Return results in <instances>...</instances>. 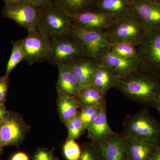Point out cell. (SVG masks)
Masks as SVG:
<instances>
[{
	"mask_svg": "<svg viewBox=\"0 0 160 160\" xmlns=\"http://www.w3.org/2000/svg\"><path fill=\"white\" fill-rule=\"evenodd\" d=\"M117 89L136 102L154 106L160 102V76L139 69L122 78Z\"/></svg>",
	"mask_w": 160,
	"mask_h": 160,
	"instance_id": "6da1fadb",
	"label": "cell"
},
{
	"mask_svg": "<svg viewBox=\"0 0 160 160\" xmlns=\"http://www.w3.org/2000/svg\"><path fill=\"white\" fill-rule=\"evenodd\" d=\"M123 126L122 133L126 137L160 146V123L146 108L127 116Z\"/></svg>",
	"mask_w": 160,
	"mask_h": 160,
	"instance_id": "7a4b0ae2",
	"label": "cell"
},
{
	"mask_svg": "<svg viewBox=\"0 0 160 160\" xmlns=\"http://www.w3.org/2000/svg\"><path fill=\"white\" fill-rule=\"evenodd\" d=\"M149 31L143 23L131 14L116 19L104 32L111 45L128 42L137 46L142 42Z\"/></svg>",
	"mask_w": 160,
	"mask_h": 160,
	"instance_id": "3957f363",
	"label": "cell"
},
{
	"mask_svg": "<svg viewBox=\"0 0 160 160\" xmlns=\"http://www.w3.org/2000/svg\"><path fill=\"white\" fill-rule=\"evenodd\" d=\"M73 25L71 15L55 2L40 7L38 27L49 38L70 33Z\"/></svg>",
	"mask_w": 160,
	"mask_h": 160,
	"instance_id": "277c9868",
	"label": "cell"
},
{
	"mask_svg": "<svg viewBox=\"0 0 160 160\" xmlns=\"http://www.w3.org/2000/svg\"><path fill=\"white\" fill-rule=\"evenodd\" d=\"M51 53L49 62L56 65H71L86 56V50L81 42L71 32L62 36L50 38Z\"/></svg>",
	"mask_w": 160,
	"mask_h": 160,
	"instance_id": "5b68a950",
	"label": "cell"
},
{
	"mask_svg": "<svg viewBox=\"0 0 160 160\" xmlns=\"http://www.w3.org/2000/svg\"><path fill=\"white\" fill-rule=\"evenodd\" d=\"M136 47L140 69L160 76V29L149 30Z\"/></svg>",
	"mask_w": 160,
	"mask_h": 160,
	"instance_id": "8992f818",
	"label": "cell"
},
{
	"mask_svg": "<svg viewBox=\"0 0 160 160\" xmlns=\"http://www.w3.org/2000/svg\"><path fill=\"white\" fill-rule=\"evenodd\" d=\"M28 32L27 36L22 39L25 53L24 60L29 65L49 61L51 53L50 38L38 27Z\"/></svg>",
	"mask_w": 160,
	"mask_h": 160,
	"instance_id": "52a82bcc",
	"label": "cell"
},
{
	"mask_svg": "<svg viewBox=\"0 0 160 160\" xmlns=\"http://www.w3.org/2000/svg\"><path fill=\"white\" fill-rule=\"evenodd\" d=\"M3 14L5 17L12 20L29 32L38 27L40 8L27 0H22L19 2L5 5Z\"/></svg>",
	"mask_w": 160,
	"mask_h": 160,
	"instance_id": "ba28073f",
	"label": "cell"
},
{
	"mask_svg": "<svg viewBox=\"0 0 160 160\" xmlns=\"http://www.w3.org/2000/svg\"><path fill=\"white\" fill-rule=\"evenodd\" d=\"M30 127L19 115L11 113L0 122V147L18 146L25 139Z\"/></svg>",
	"mask_w": 160,
	"mask_h": 160,
	"instance_id": "9c48e42d",
	"label": "cell"
},
{
	"mask_svg": "<svg viewBox=\"0 0 160 160\" xmlns=\"http://www.w3.org/2000/svg\"><path fill=\"white\" fill-rule=\"evenodd\" d=\"M70 32L82 43L87 57L97 58L111 46L104 32L81 29L73 25Z\"/></svg>",
	"mask_w": 160,
	"mask_h": 160,
	"instance_id": "30bf717a",
	"label": "cell"
},
{
	"mask_svg": "<svg viewBox=\"0 0 160 160\" xmlns=\"http://www.w3.org/2000/svg\"><path fill=\"white\" fill-rule=\"evenodd\" d=\"M131 13L149 30L160 29V4L146 0H132Z\"/></svg>",
	"mask_w": 160,
	"mask_h": 160,
	"instance_id": "8fae6325",
	"label": "cell"
},
{
	"mask_svg": "<svg viewBox=\"0 0 160 160\" xmlns=\"http://www.w3.org/2000/svg\"><path fill=\"white\" fill-rule=\"evenodd\" d=\"M73 25L86 30L104 32L116 20L111 15L92 10L71 16Z\"/></svg>",
	"mask_w": 160,
	"mask_h": 160,
	"instance_id": "7c38bea8",
	"label": "cell"
},
{
	"mask_svg": "<svg viewBox=\"0 0 160 160\" xmlns=\"http://www.w3.org/2000/svg\"><path fill=\"white\" fill-rule=\"evenodd\" d=\"M95 146L101 160H127L126 138L123 133L116 132Z\"/></svg>",
	"mask_w": 160,
	"mask_h": 160,
	"instance_id": "4fadbf2b",
	"label": "cell"
},
{
	"mask_svg": "<svg viewBox=\"0 0 160 160\" xmlns=\"http://www.w3.org/2000/svg\"><path fill=\"white\" fill-rule=\"evenodd\" d=\"M107 50L97 58L100 64L108 66L121 78L139 69L141 63L138 58H122L112 55Z\"/></svg>",
	"mask_w": 160,
	"mask_h": 160,
	"instance_id": "5bb4252c",
	"label": "cell"
},
{
	"mask_svg": "<svg viewBox=\"0 0 160 160\" xmlns=\"http://www.w3.org/2000/svg\"><path fill=\"white\" fill-rule=\"evenodd\" d=\"M132 0H94L90 10L111 15L116 19L131 14Z\"/></svg>",
	"mask_w": 160,
	"mask_h": 160,
	"instance_id": "9a60e30c",
	"label": "cell"
},
{
	"mask_svg": "<svg viewBox=\"0 0 160 160\" xmlns=\"http://www.w3.org/2000/svg\"><path fill=\"white\" fill-rule=\"evenodd\" d=\"M106 102L100 107V111L96 119L87 130L88 137L95 145H98L116 133L110 128L106 115Z\"/></svg>",
	"mask_w": 160,
	"mask_h": 160,
	"instance_id": "2e32d148",
	"label": "cell"
},
{
	"mask_svg": "<svg viewBox=\"0 0 160 160\" xmlns=\"http://www.w3.org/2000/svg\"><path fill=\"white\" fill-rule=\"evenodd\" d=\"M57 66L58 68V79L56 85L57 92L76 97L82 87L71 66L61 64Z\"/></svg>",
	"mask_w": 160,
	"mask_h": 160,
	"instance_id": "e0dca14e",
	"label": "cell"
},
{
	"mask_svg": "<svg viewBox=\"0 0 160 160\" xmlns=\"http://www.w3.org/2000/svg\"><path fill=\"white\" fill-rule=\"evenodd\" d=\"M82 87L91 85L95 72L100 66L97 58L84 57L70 65Z\"/></svg>",
	"mask_w": 160,
	"mask_h": 160,
	"instance_id": "ac0fdd59",
	"label": "cell"
},
{
	"mask_svg": "<svg viewBox=\"0 0 160 160\" xmlns=\"http://www.w3.org/2000/svg\"><path fill=\"white\" fill-rule=\"evenodd\" d=\"M121 79L122 78L108 66L100 64L92 78L91 85L106 95L109 89L117 88Z\"/></svg>",
	"mask_w": 160,
	"mask_h": 160,
	"instance_id": "d6986e66",
	"label": "cell"
},
{
	"mask_svg": "<svg viewBox=\"0 0 160 160\" xmlns=\"http://www.w3.org/2000/svg\"><path fill=\"white\" fill-rule=\"evenodd\" d=\"M125 137L127 160H150L158 147Z\"/></svg>",
	"mask_w": 160,
	"mask_h": 160,
	"instance_id": "ffe728a7",
	"label": "cell"
},
{
	"mask_svg": "<svg viewBox=\"0 0 160 160\" xmlns=\"http://www.w3.org/2000/svg\"><path fill=\"white\" fill-rule=\"evenodd\" d=\"M57 103L60 119L65 125L74 116L80 108L76 98L61 92H58Z\"/></svg>",
	"mask_w": 160,
	"mask_h": 160,
	"instance_id": "44dd1931",
	"label": "cell"
},
{
	"mask_svg": "<svg viewBox=\"0 0 160 160\" xmlns=\"http://www.w3.org/2000/svg\"><path fill=\"white\" fill-rule=\"evenodd\" d=\"M106 96L90 85L82 87L76 98L79 102L80 108L88 106L100 108L106 102Z\"/></svg>",
	"mask_w": 160,
	"mask_h": 160,
	"instance_id": "7402d4cb",
	"label": "cell"
},
{
	"mask_svg": "<svg viewBox=\"0 0 160 160\" xmlns=\"http://www.w3.org/2000/svg\"><path fill=\"white\" fill-rule=\"evenodd\" d=\"M93 1L94 0H55V2L72 16L90 10Z\"/></svg>",
	"mask_w": 160,
	"mask_h": 160,
	"instance_id": "603a6c76",
	"label": "cell"
},
{
	"mask_svg": "<svg viewBox=\"0 0 160 160\" xmlns=\"http://www.w3.org/2000/svg\"><path fill=\"white\" fill-rule=\"evenodd\" d=\"M12 50L6 66L5 74L7 76H9L12 69L25 59V53L22 40L21 39L12 41Z\"/></svg>",
	"mask_w": 160,
	"mask_h": 160,
	"instance_id": "cb8c5ba5",
	"label": "cell"
},
{
	"mask_svg": "<svg viewBox=\"0 0 160 160\" xmlns=\"http://www.w3.org/2000/svg\"><path fill=\"white\" fill-rule=\"evenodd\" d=\"M108 51L112 55L122 58H138L136 47L128 42H120L111 45Z\"/></svg>",
	"mask_w": 160,
	"mask_h": 160,
	"instance_id": "d4e9b609",
	"label": "cell"
},
{
	"mask_svg": "<svg viewBox=\"0 0 160 160\" xmlns=\"http://www.w3.org/2000/svg\"><path fill=\"white\" fill-rule=\"evenodd\" d=\"M65 125L68 130L67 139H78L85 130L78 111L66 122Z\"/></svg>",
	"mask_w": 160,
	"mask_h": 160,
	"instance_id": "484cf974",
	"label": "cell"
},
{
	"mask_svg": "<svg viewBox=\"0 0 160 160\" xmlns=\"http://www.w3.org/2000/svg\"><path fill=\"white\" fill-rule=\"evenodd\" d=\"M100 111V108L88 106L82 108L79 112L80 117L84 125V129L87 130L96 119Z\"/></svg>",
	"mask_w": 160,
	"mask_h": 160,
	"instance_id": "4316f807",
	"label": "cell"
},
{
	"mask_svg": "<svg viewBox=\"0 0 160 160\" xmlns=\"http://www.w3.org/2000/svg\"><path fill=\"white\" fill-rule=\"evenodd\" d=\"M63 155L67 160H78L81 147L75 140L67 139L63 146Z\"/></svg>",
	"mask_w": 160,
	"mask_h": 160,
	"instance_id": "83f0119b",
	"label": "cell"
},
{
	"mask_svg": "<svg viewBox=\"0 0 160 160\" xmlns=\"http://www.w3.org/2000/svg\"><path fill=\"white\" fill-rule=\"evenodd\" d=\"M81 147V154L78 160H101L97 147L93 143L85 142Z\"/></svg>",
	"mask_w": 160,
	"mask_h": 160,
	"instance_id": "f1b7e54d",
	"label": "cell"
},
{
	"mask_svg": "<svg viewBox=\"0 0 160 160\" xmlns=\"http://www.w3.org/2000/svg\"><path fill=\"white\" fill-rule=\"evenodd\" d=\"M55 158L52 150L39 148L34 152L32 160H54Z\"/></svg>",
	"mask_w": 160,
	"mask_h": 160,
	"instance_id": "f546056e",
	"label": "cell"
},
{
	"mask_svg": "<svg viewBox=\"0 0 160 160\" xmlns=\"http://www.w3.org/2000/svg\"><path fill=\"white\" fill-rule=\"evenodd\" d=\"M9 84V76L5 75L0 77V104L5 102Z\"/></svg>",
	"mask_w": 160,
	"mask_h": 160,
	"instance_id": "4dcf8cb0",
	"label": "cell"
},
{
	"mask_svg": "<svg viewBox=\"0 0 160 160\" xmlns=\"http://www.w3.org/2000/svg\"><path fill=\"white\" fill-rule=\"evenodd\" d=\"M27 1L33 4L34 6L39 8L55 2V0H27Z\"/></svg>",
	"mask_w": 160,
	"mask_h": 160,
	"instance_id": "1f68e13d",
	"label": "cell"
},
{
	"mask_svg": "<svg viewBox=\"0 0 160 160\" xmlns=\"http://www.w3.org/2000/svg\"><path fill=\"white\" fill-rule=\"evenodd\" d=\"M10 160H29V156L25 152H19L15 153Z\"/></svg>",
	"mask_w": 160,
	"mask_h": 160,
	"instance_id": "d6a6232c",
	"label": "cell"
},
{
	"mask_svg": "<svg viewBox=\"0 0 160 160\" xmlns=\"http://www.w3.org/2000/svg\"><path fill=\"white\" fill-rule=\"evenodd\" d=\"M10 112L8 111L3 104H0V122L5 119L10 114Z\"/></svg>",
	"mask_w": 160,
	"mask_h": 160,
	"instance_id": "836d02e7",
	"label": "cell"
},
{
	"mask_svg": "<svg viewBox=\"0 0 160 160\" xmlns=\"http://www.w3.org/2000/svg\"><path fill=\"white\" fill-rule=\"evenodd\" d=\"M150 160H160V146H158L156 150Z\"/></svg>",
	"mask_w": 160,
	"mask_h": 160,
	"instance_id": "e575fe53",
	"label": "cell"
},
{
	"mask_svg": "<svg viewBox=\"0 0 160 160\" xmlns=\"http://www.w3.org/2000/svg\"><path fill=\"white\" fill-rule=\"evenodd\" d=\"M5 2V5H11V4H14L19 2L22 0H4Z\"/></svg>",
	"mask_w": 160,
	"mask_h": 160,
	"instance_id": "d590c367",
	"label": "cell"
},
{
	"mask_svg": "<svg viewBox=\"0 0 160 160\" xmlns=\"http://www.w3.org/2000/svg\"><path fill=\"white\" fill-rule=\"evenodd\" d=\"M146 1H150V2H154L160 4V0H146Z\"/></svg>",
	"mask_w": 160,
	"mask_h": 160,
	"instance_id": "8d00e7d4",
	"label": "cell"
},
{
	"mask_svg": "<svg viewBox=\"0 0 160 160\" xmlns=\"http://www.w3.org/2000/svg\"><path fill=\"white\" fill-rule=\"evenodd\" d=\"M156 108H157L160 114V102L157 105Z\"/></svg>",
	"mask_w": 160,
	"mask_h": 160,
	"instance_id": "74e56055",
	"label": "cell"
},
{
	"mask_svg": "<svg viewBox=\"0 0 160 160\" xmlns=\"http://www.w3.org/2000/svg\"><path fill=\"white\" fill-rule=\"evenodd\" d=\"M3 152V148L2 147H0V157H1V155L2 153Z\"/></svg>",
	"mask_w": 160,
	"mask_h": 160,
	"instance_id": "f35d334b",
	"label": "cell"
},
{
	"mask_svg": "<svg viewBox=\"0 0 160 160\" xmlns=\"http://www.w3.org/2000/svg\"><path fill=\"white\" fill-rule=\"evenodd\" d=\"M54 160H59L58 158H55Z\"/></svg>",
	"mask_w": 160,
	"mask_h": 160,
	"instance_id": "ab89813d",
	"label": "cell"
}]
</instances>
